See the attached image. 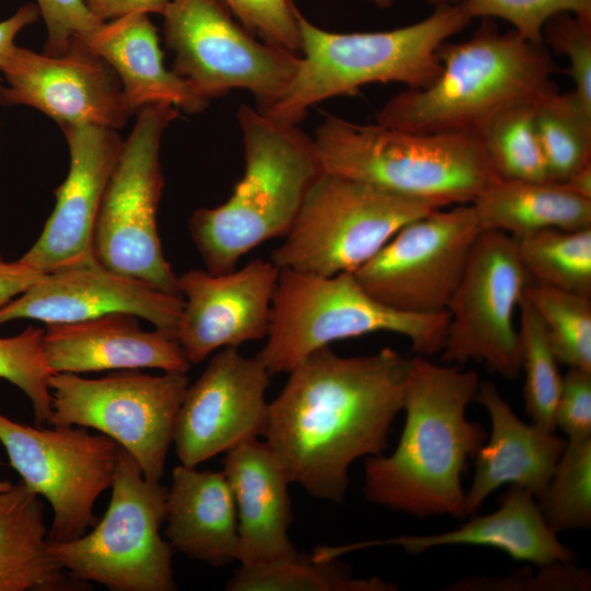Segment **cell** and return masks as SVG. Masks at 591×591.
<instances>
[{"mask_svg":"<svg viewBox=\"0 0 591 591\" xmlns=\"http://www.w3.org/2000/svg\"><path fill=\"white\" fill-rule=\"evenodd\" d=\"M409 369L410 358L392 348L344 357L326 346L288 372L269 403L263 437L290 482L317 499L341 502L350 465L387 448Z\"/></svg>","mask_w":591,"mask_h":591,"instance_id":"1","label":"cell"},{"mask_svg":"<svg viewBox=\"0 0 591 591\" xmlns=\"http://www.w3.org/2000/svg\"><path fill=\"white\" fill-rule=\"evenodd\" d=\"M479 384L475 371L410 358L405 426L391 455L366 457L368 500L416 518H464L462 473L486 441L466 417Z\"/></svg>","mask_w":591,"mask_h":591,"instance_id":"2","label":"cell"},{"mask_svg":"<svg viewBox=\"0 0 591 591\" xmlns=\"http://www.w3.org/2000/svg\"><path fill=\"white\" fill-rule=\"evenodd\" d=\"M442 70L425 88H406L380 109L376 123L412 132L482 131L500 112L537 104L557 92L559 71L544 44L515 31L501 33L490 19L465 40L439 49Z\"/></svg>","mask_w":591,"mask_h":591,"instance_id":"3","label":"cell"},{"mask_svg":"<svg viewBox=\"0 0 591 591\" xmlns=\"http://www.w3.org/2000/svg\"><path fill=\"white\" fill-rule=\"evenodd\" d=\"M244 173L222 205L197 209L190 237L211 274L236 268L256 246L285 237L323 172L313 138L243 104L237 112Z\"/></svg>","mask_w":591,"mask_h":591,"instance_id":"4","label":"cell"},{"mask_svg":"<svg viewBox=\"0 0 591 591\" xmlns=\"http://www.w3.org/2000/svg\"><path fill=\"white\" fill-rule=\"evenodd\" d=\"M301 50L286 91L258 108L269 118L298 125L308 109L327 99L351 95L371 83L425 88L442 70L440 47L472 22L459 2L434 7L416 23L390 31L336 33L298 14Z\"/></svg>","mask_w":591,"mask_h":591,"instance_id":"5","label":"cell"},{"mask_svg":"<svg viewBox=\"0 0 591 591\" xmlns=\"http://www.w3.org/2000/svg\"><path fill=\"white\" fill-rule=\"evenodd\" d=\"M313 140L324 172L442 207L471 204L499 178L477 134H420L328 116Z\"/></svg>","mask_w":591,"mask_h":591,"instance_id":"6","label":"cell"},{"mask_svg":"<svg viewBox=\"0 0 591 591\" xmlns=\"http://www.w3.org/2000/svg\"><path fill=\"white\" fill-rule=\"evenodd\" d=\"M448 311L414 314L372 298L354 273L318 276L280 269L273 297L266 343L256 357L270 375L288 373L315 350L376 332L406 337L424 357L441 352Z\"/></svg>","mask_w":591,"mask_h":591,"instance_id":"7","label":"cell"},{"mask_svg":"<svg viewBox=\"0 0 591 591\" xmlns=\"http://www.w3.org/2000/svg\"><path fill=\"white\" fill-rule=\"evenodd\" d=\"M440 208L323 171L270 260L279 269L318 276L354 273L404 225Z\"/></svg>","mask_w":591,"mask_h":591,"instance_id":"8","label":"cell"},{"mask_svg":"<svg viewBox=\"0 0 591 591\" xmlns=\"http://www.w3.org/2000/svg\"><path fill=\"white\" fill-rule=\"evenodd\" d=\"M112 496L91 532L49 551L74 579L112 591H173V548L161 536L167 487L147 479L118 445Z\"/></svg>","mask_w":591,"mask_h":591,"instance_id":"9","label":"cell"},{"mask_svg":"<svg viewBox=\"0 0 591 591\" xmlns=\"http://www.w3.org/2000/svg\"><path fill=\"white\" fill-rule=\"evenodd\" d=\"M177 116L178 109L167 104H150L137 111L99 209L92 250L106 268L181 296L178 277L163 254L157 222L164 185L161 141Z\"/></svg>","mask_w":591,"mask_h":591,"instance_id":"10","label":"cell"},{"mask_svg":"<svg viewBox=\"0 0 591 591\" xmlns=\"http://www.w3.org/2000/svg\"><path fill=\"white\" fill-rule=\"evenodd\" d=\"M49 386L48 425L95 429L126 450L147 479L161 480L188 386L186 373L121 370L99 379L53 373Z\"/></svg>","mask_w":591,"mask_h":591,"instance_id":"11","label":"cell"},{"mask_svg":"<svg viewBox=\"0 0 591 591\" xmlns=\"http://www.w3.org/2000/svg\"><path fill=\"white\" fill-rule=\"evenodd\" d=\"M162 16L173 71L207 101L243 89L267 106L298 70L299 54L257 40L222 0H169Z\"/></svg>","mask_w":591,"mask_h":591,"instance_id":"12","label":"cell"},{"mask_svg":"<svg viewBox=\"0 0 591 591\" xmlns=\"http://www.w3.org/2000/svg\"><path fill=\"white\" fill-rule=\"evenodd\" d=\"M31 427L0 414V443L31 490L49 502L48 542H68L97 522L94 506L111 489L118 444L76 426Z\"/></svg>","mask_w":591,"mask_h":591,"instance_id":"13","label":"cell"},{"mask_svg":"<svg viewBox=\"0 0 591 591\" xmlns=\"http://www.w3.org/2000/svg\"><path fill=\"white\" fill-rule=\"evenodd\" d=\"M482 231L472 204L436 209L399 229L354 275L391 309L444 312Z\"/></svg>","mask_w":591,"mask_h":591,"instance_id":"14","label":"cell"},{"mask_svg":"<svg viewBox=\"0 0 591 591\" xmlns=\"http://www.w3.org/2000/svg\"><path fill=\"white\" fill-rule=\"evenodd\" d=\"M531 281L514 239L482 231L448 304L449 323L441 361L483 362L506 379L521 372V344L514 312Z\"/></svg>","mask_w":591,"mask_h":591,"instance_id":"15","label":"cell"},{"mask_svg":"<svg viewBox=\"0 0 591 591\" xmlns=\"http://www.w3.org/2000/svg\"><path fill=\"white\" fill-rule=\"evenodd\" d=\"M0 72L2 104L33 107L60 127L118 130L134 114L114 70L79 38L60 55L15 45Z\"/></svg>","mask_w":591,"mask_h":591,"instance_id":"16","label":"cell"},{"mask_svg":"<svg viewBox=\"0 0 591 591\" xmlns=\"http://www.w3.org/2000/svg\"><path fill=\"white\" fill-rule=\"evenodd\" d=\"M267 369L237 348L220 349L187 386L176 415L173 443L181 464L197 466L233 447L263 437L269 403Z\"/></svg>","mask_w":591,"mask_h":591,"instance_id":"17","label":"cell"},{"mask_svg":"<svg viewBox=\"0 0 591 591\" xmlns=\"http://www.w3.org/2000/svg\"><path fill=\"white\" fill-rule=\"evenodd\" d=\"M182 296L117 274L94 255L51 271L0 308V325L16 320L73 323L113 313L142 318L175 337Z\"/></svg>","mask_w":591,"mask_h":591,"instance_id":"18","label":"cell"},{"mask_svg":"<svg viewBox=\"0 0 591 591\" xmlns=\"http://www.w3.org/2000/svg\"><path fill=\"white\" fill-rule=\"evenodd\" d=\"M279 273L255 258L224 274L190 269L177 278L184 305L175 338L190 364L266 337Z\"/></svg>","mask_w":591,"mask_h":591,"instance_id":"19","label":"cell"},{"mask_svg":"<svg viewBox=\"0 0 591 591\" xmlns=\"http://www.w3.org/2000/svg\"><path fill=\"white\" fill-rule=\"evenodd\" d=\"M60 128L69 149V171L55 189L56 202L38 239L19 258L40 273L94 255L95 221L124 142L117 130L102 126Z\"/></svg>","mask_w":591,"mask_h":591,"instance_id":"20","label":"cell"},{"mask_svg":"<svg viewBox=\"0 0 591 591\" xmlns=\"http://www.w3.org/2000/svg\"><path fill=\"white\" fill-rule=\"evenodd\" d=\"M44 350L53 373L159 369L187 373L176 338L163 331H143L138 317L113 313L73 323L45 324Z\"/></svg>","mask_w":591,"mask_h":591,"instance_id":"21","label":"cell"},{"mask_svg":"<svg viewBox=\"0 0 591 591\" xmlns=\"http://www.w3.org/2000/svg\"><path fill=\"white\" fill-rule=\"evenodd\" d=\"M475 401L486 409L491 431L474 456V477L465 493L466 517L503 485L521 487L537 498L567 444L554 430L522 421L489 381H479Z\"/></svg>","mask_w":591,"mask_h":591,"instance_id":"22","label":"cell"},{"mask_svg":"<svg viewBox=\"0 0 591 591\" xmlns=\"http://www.w3.org/2000/svg\"><path fill=\"white\" fill-rule=\"evenodd\" d=\"M222 463L236 507L240 564L271 561L296 553L289 538L291 482L269 445L258 438L244 441L227 451Z\"/></svg>","mask_w":591,"mask_h":591,"instance_id":"23","label":"cell"},{"mask_svg":"<svg viewBox=\"0 0 591 591\" xmlns=\"http://www.w3.org/2000/svg\"><path fill=\"white\" fill-rule=\"evenodd\" d=\"M164 522L170 546L187 557L212 566L239 559L236 507L223 472L175 466Z\"/></svg>","mask_w":591,"mask_h":591,"instance_id":"24","label":"cell"},{"mask_svg":"<svg viewBox=\"0 0 591 591\" xmlns=\"http://www.w3.org/2000/svg\"><path fill=\"white\" fill-rule=\"evenodd\" d=\"M82 42L114 70L134 114L150 104H167L188 114L207 108L209 101L164 66L158 30L149 14L104 22Z\"/></svg>","mask_w":591,"mask_h":591,"instance_id":"25","label":"cell"},{"mask_svg":"<svg viewBox=\"0 0 591 591\" xmlns=\"http://www.w3.org/2000/svg\"><path fill=\"white\" fill-rule=\"evenodd\" d=\"M534 495L518 487L500 498L496 511L472 518L454 530L428 535H402L374 545H394L409 554L448 545H474L498 548L511 558L538 567L568 563L573 553L566 547L545 521Z\"/></svg>","mask_w":591,"mask_h":591,"instance_id":"26","label":"cell"},{"mask_svg":"<svg viewBox=\"0 0 591 591\" xmlns=\"http://www.w3.org/2000/svg\"><path fill=\"white\" fill-rule=\"evenodd\" d=\"M42 497L23 482L0 491V591H82L51 554Z\"/></svg>","mask_w":591,"mask_h":591,"instance_id":"27","label":"cell"},{"mask_svg":"<svg viewBox=\"0 0 591 591\" xmlns=\"http://www.w3.org/2000/svg\"><path fill=\"white\" fill-rule=\"evenodd\" d=\"M483 231L514 240L548 230L591 228V199L564 183L498 178L471 202Z\"/></svg>","mask_w":591,"mask_h":591,"instance_id":"28","label":"cell"},{"mask_svg":"<svg viewBox=\"0 0 591 591\" xmlns=\"http://www.w3.org/2000/svg\"><path fill=\"white\" fill-rule=\"evenodd\" d=\"M231 591H382L394 586L378 578L358 579L333 559L299 553L241 565L227 584Z\"/></svg>","mask_w":591,"mask_h":591,"instance_id":"29","label":"cell"},{"mask_svg":"<svg viewBox=\"0 0 591 591\" xmlns=\"http://www.w3.org/2000/svg\"><path fill=\"white\" fill-rule=\"evenodd\" d=\"M534 119L549 181L564 183L591 163V108L572 90L538 102Z\"/></svg>","mask_w":591,"mask_h":591,"instance_id":"30","label":"cell"},{"mask_svg":"<svg viewBox=\"0 0 591 591\" xmlns=\"http://www.w3.org/2000/svg\"><path fill=\"white\" fill-rule=\"evenodd\" d=\"M514 241L531 280L591 298V228L548 229Z\"/></svg>","mask_w":591,"mask_h":591,"instance_id":"31","label":"cell"},{"mask_svg":"<svg viewBox=\"0 0 591 591\" xmlns=\"http://www.w3.org/2000/svg\"><path fill=\"white\" fill-rule=\"evenodd\" d=\"M536 104L507 108L493 117L479 136L499 178L549 181L535 128Z\"/></svg>","mask_w":591,"mask_h":591,"instance_id":"32","label":"cell"},{"mask_svg":"<svg viewBox=\"0 0 591 591\" xmlns=\"http://www.w3.org/2000/svg\"><path fill=\"white\" fill-rule=\"evenodd\" d=\"M523 296L545 324L558 362L591 371V298L533 280Z\"/></svg>","mask_w":591,"mask_h":591,"instance_id":"33","label":"cell"},{"mask_svg":"<svg viewBox=\"0 0 591 591\" xmlns=\"http://www.w3.org/2000/svg\"><path fill=\"white\" fill-rule=\"evenodd\" d=\"M521 369L524 370V406L532 422L555 430V410L563 375L542 318L522 296L519 302Z\"/></svg>","mask_w":591,"mask_h":591,"instance_id":"34","label":"cell"},{"mask_svg":"<svg viewBox=\"0 0 591 591\" xmlns=\"http://www.w3.org/2000/svg\"><path fill=\"white\" fill-rule=\"evenodd\" d=\"M537 499L554 532L590 528L591 438L567 440L553 476Z\"/></svg>","mask_w":591,"mask_h":591,"instance_id":"35","label":"cell"},{"mask_svg":"<svg viewBox=\"0 0 591 591\" xmlns=\"http://www.w3.org/2000/svg\"><path fill=\"white\" fill-rule=\"evenodd\" d=\"M51 374L44 350V328L28 325L18 335L0 337V379L26 395L36 426L48 424L51 416Z\"/></svg>","mask_w":591,"mask_h":591,"instance_id":"36","label":"cell"},{"mask_svg":"<svg viewBox=\"0 0 591 591\" xmlns=\"http://www.w3.org/2000/svg\"><path fill=\"white\" fill-rule=\"evenodd\" d=\"M474 20L500 19L510 23L520 36L543 43V28L555 15L571 13L591 22V0H457Z\"/></svg>","mask_w":591,"mask_h":591,"instance_id":"37","label":"cell"},{"mask_svg":"<svg viewBox=\"0 0 591 591\" xmlns=\"http://www.w3.org/2000/svg\"><path fill=\"white\" fill-rule=\"evenodd\" d=\"M222 1L248 32L270 45L300 55V11L293 0Z\"/></svg>","mask_w":591,"mask_h":591,"instance_id":"38","label":"cell"},{"mask_svg":"<svg viewBox=\"0 0 591 591\" xmlns=\"http://www.w3.org/2000/svg\"><path fill=\"white\" fill-rule=\"evenodd\" d=\"M543 43L568 59L572 92L591 108V22L557 14L545 24Z\"/></svg>","mask_w":591,"mask_h":591,"instance_id":"39","label":"cell"},{"mask_svg":"<svg viewBox=\"0 0 591 591\" xmlns=\"http://www.w3.org/2000/svg\"><path fill=\"white\" fill-rule=\"evenodd\" d=\"M40 16L47 28L44 53L60 55L73 38L86 39L104 22L89 10L85 0H36Z\"/></svg>","mask_w":591,"mask_h":591,"instance_id":"40","label":"cell"},{"mask_svg":"<svg viewBox=\"0 0 591 591\" xmlns=\"http://www.w3.org/2000/svg\"><path fill=\"white\" fill-rule=\"evenodd\" d=\"M555 426L567 440L591 438V371L570 368L561 378Z\"/></svg>","mask_w":591,"mask_h":591,"instance_id":"41","label":"cell"},{"mask_svg":"<svg viewBox=\"0 0 591 591\" xmlns=\"http://www.w3.org/2000/svg\"><path fill=\"white\" fill-rule=\"evenodd\" d=\"M92 14L102 22L134 13L163 14L169 0H85Z\"/></svg>","mask_w":591,"mask_h":591,"instance_id":"42","label":"cell"},{"mask_svg":"<svg viewBox=\"0 0 591 591\" xmlns=\"http://www.w3.org/2000/svg\"><path fill=\"white\" fill-rule=\"evenodd\" d=\"M43 274L20 259L5 260L0 253V308L23 293Z\"/></svg>","mask_w":591,"mask_h":591,"instance_id":"43","label":"cell"},{"mask_svg":"<svg viewBox=\"0 0 591 591\" xmlns=\"http://www.w3.org/2000/svg\"><path fill=\"white\" fill-rule=\"evenodd\" d=\"M40 16L36 4L27 3L20 7L10 18L0 21V71L1 67L13 49L15 37L27 25L33 24ZM2 83L0 72V85Z\"/></svg>","mask_w":591,"mask_h":591,"instance_id":"44","label":"cell"},{"mask_svg":"<svg viewBox=\"0 0 591 591\" xmlns=\"http://www.w3.org/2000/svg\"><path fill=\"white\" fill-rule=\"evenodd\" d=\"M564 184L575 194L591 199V163L575 172Z\"/></svg>","mask_w":591,"mask_h":591,"instance_id":"45","label":"cell"},{"mask_svg":"<svg viewBox=\"0 0 591 591\" xmlns=\"http://www.w3.org/2000/svg\"><path fill=\"white\" fill-rule=\"evenodd\" d=\"M369 1L372 2L373 4H375L379 8H389L393 3V0H369ZM429 1L434 7H438V5H442V4L453 3V2H456L457 0H429Z\"/></svg>","mask_w":591,"mask_h":591,"instance_id":"46","label":"cell"},{"mask_svg":"<svg viewBox=\"0 0 591 591\" xmlns=\"http://www.w3.org/2000/svg\"><path fill=\"white\" fill-rule=\"evenodd\" d=\"M11 485L12 484L10 482L0 479V491L10 488Z\"/></svg>","mask_w":591,"mask_h":591,"instance_id":"47","label":"cell"}]
</instances>
